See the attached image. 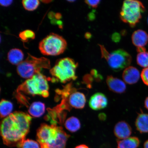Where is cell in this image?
Returning <instances> with one entry per match:
<instances>
[{
	"label": "cell",
	"mask_w": 148,
	"mask_h": 148,
	"mask_svg": "<svg viewBox=\"0 0 148 148\" xmlns=\"http://www.w3.org/2000/svg\"><path fill=\"white\" fill-rule=\"evenodd\" d=\"M32 117L23 112H16L2 120L1 134L3 143L9 147L21 148L28 134Z\"/></svg>",
	"instance_id": "1"
},
{
	"label": "cell",
	"mask_w": 148,
	"mask_h": 148,
	"mask_svg": "<svg viewBox=\"0 0 148 148\" xmlns=\"http://www.w3.org/2000/svg\"><path fill=\"white\" fill-rule=\"evenodd\" d=\"M70 136L57 125L42 124L37 131V141L40 148H66Z\"/></svg>",
	"instance_id": "2"
},
{
	"label": "cell",
	"mask_w": 148,
	"mask_h": 148,
	"mask_svg": "<svg viewBox=\"0 0 148 148\" xmlns=\"http://www.w3.org/2000/svg\"><path fill=\"white\" fill-rule=\"evenodd\" d=\"M49 88L47 78L40 73L27 79L20 85L16 90V96L24 94L47 97L49 95Z\"/></svg>",
	"instance_id": "3"
},
{
	"label": "cell",
	"mask_w": 148,
	"mask_h": 148,
	"mask_svg": "<svg viewBox=\"0 0 148 148\" xmlns=\"http://www.w3.org/2000/svg\"><path fill=\"white\" fill-rule=\"evenodd\" d=\"M78 64L73 59L65 58L57 60L55 65L50 70L53 82L65 83L77 78L76 75Z\"/></svg>",
	"instance_id": "4"
},
{
	"label": "cell",
	"mask_w": 148,
	"mask_h": 148,
	"mask_svg": "<svg viewBox=\"0 0 148 148\" xmlns=\"http://www.w3.org/2000/svg\"><path fill=\"white\" fill-rule=\"evenodd\" d=\"M25 60L18 65L16 68L17 73L23 78L29 79L36 74L40 73L42 69H50V61L45 57L37 58L28 53Z\"/></svg>",
	"instance_id": "5"
},
{
	"label": "cell",
	"mask_w": 148,
	"mask_h": 148,
	"mask_svg": "<svg viewBox=\"0 0 148 148\" xmlns=\"http://www.w3.org/2000/svg\"><path fill=\"white\" fill-rule=\"evenodd\" d=\"M145 9L141 2L134 0L124 1L120 13V17L124 23L131 27L136 26L142 18Z\"/></svg>",
	"instance_id": "6"
},
{
	"label": "cell",
	"mask_w": 148,
	"mask_h": 148,
	"mask_svg": "<svg viewBox=\"0 0 148 148\" xmlns=\"http://www.w3.org/2000/svg\"><path fill=\"white\" fill-rule=\"evenodd\" d=\"M99 45L102 58L107 60L109 66L114 71H119L130 65L132 62V57L126 51L119 49L110 53L104 46Z\"/></svg>",
	"instance_id": "7"
},
{
	"label": "cell",
	"mask_w": 148,
	"mask_h": 148,
	"mask_svg": "<svg viewBox=\"0 0 148 148\" xmlns=\"http://www.w3.org/2000/svg\"><path fill=\"white\" fill-rule=\"evenodd\" d=\"M67 46V42L62 36L51 33L40 42L39 49L44 55L56 56L63 53Z\"/></svg>",
	"instance_id": "8"
},
{
	"label": "cell",
	"mask_w": 148,
	"mask_h": 148,
	"mask_svg": "<svg viewBox=\"0 0 148 148\" xmlns=\"http://www.w3.org/2000/svg\"><path fill=\"white\" fill-rule=\"evenodd\" d=\"M67 100L69 106L72 108L82 109L86 104V99L84 94L77 91L75 88L68 95Z\"/></svg>",
	"instance_id": "9"
},
{
	"label": "cell",
	"mask_w": 148,
	"mask_h": 148,
	"mask_svg": "<svg viewBox=\"0 0 148 148\" xmlns=\"http://www.w3.org/2000/svg\"><path fill=\"white\" fill-rule=\"evenodd\" d=\"M108 103L106 96L101 92H97L90 97L88 102L90 108L94 110H99L105 108Z\"/></svg>",
	"instance_id": "10"
},
{
	"label": "cell",
	"mask_w": 148,
	"mask_h": 148,
	"mask_svg": "<svg viewBox=\"0 0 148 148\" xmlns=\"http://www.w3.org/2000/svg\"><path fill=\"white\" fill-rule=\"evenodd\" d=\"M106 83L109 89L115 93H123L126 90L127 87L125 83L112 76L109 75L107 77Z\"/></svg>",
	"instance_id": "11"
},
{
	"label": "cell",
	"mask_w": 148,
	"mask_h": 148,
	"mask_svg": "<svg viewBox=\"0 0 148 148\" xmlns=\"http://www.w3.org/2000/svg\"><path fill=\"white\" fill-rule=\"evenodd\" d=\"M132 132V128L125 121L118 122L114 127V134L119 139L123 140L129 138Z\"/></svg>",
	"instance_id": "12"
},
{
	"label": "cell",
	"mask_w": 148,
	"mask_h": 148,
	"mask_svg": "<svg viewBox=\"0 0 148 148\" xmlns=\"http://www.w3.org/2000/svg\"><path fill=\"white\" fill-rule=\"evenodd\" d=\"M140 74L136 68L129 66L124 70L123 74V80L127 84H134L137 82L139 79Z\"/></svg>",
	"instance_id": "13"
},
{
	"label": "cell",
	"mask_w": 148,
	"mask_h": 148,
	"mask_svg": "<svg viewBox=\"0 0 148 148\" xmlns=\"http://www.w3.org/2000/svg\"><path fill=\"white\" fill-rule=\"evenodd\" d=\"M132 40L133 44L137 47H144L148 42V34L145 31L138 29L133 33Z\"/></svg>",
	"instance_id": "14"
},
{
	"label": "cell",
	"mask_w": 148,
	"mask_h": 148,
	"mask_svg": "<svg viewBox=\"0 0 148 148\" xmlns=\"http://www.w3.org/2000/svg\"><path fill=\"white\" fill-rule=\"evenodd\" d=\"M135 125L137 130L141 134L148 133V114L144 113L139 114Z\"/></svg>",
	"instance_id": "15"
},
{
	"label": "cell",
	"mask_w": 148,
	"mask_h": 148,
	"mask_svg": "<svg viewBox=\"0 0 148 148\" xmlns=\"http://www.w3.org/2000/svg\"><path fill=\"white\" fill-rule=\"evenodd\" d=\"M117 142V148H137L140 140L138 137L134 136L118 140Z\"/></svg>",
	"instance_id": "16"
},
{
	"label": "cell",
	"mask_w": 148,
	"mask_h": 148,
	"mask_svg": "<svg viewBox=\"0 0 148 148\" xmlns=\"http://www.w3.org/2000/svg\"><path fill=\"white\" fill-rule=\"evenodd\" d=\"M7 58L11 64L18 65L23 61L24 54L23 52L20 49H12L9 51Z\"/></svg>",
	"instance_id": "17"
},
{
	"label": "cell",
	"mask_w": 148,
	"mask_h": 148,
	"mask_svg": "<svg viewBox=\"0 0 148 148\" xmlns=\"http://www.w3.org/2000/svg\"><path fill=\"white\" fill-rule=\"evenodd\" d=\"M45 105L41 102H34L29 106L28 112L30 115L35 117H39L45 111Z\"/></svg>",
	"instance_id": "18"
},
{
	"label": "cell",
	"mask_w": 148,
	"mask_h": 148,
	"mask_svg": "<svg viewBox=\"0 0 148 148\" xmlns=\"http://www.w3.org/2000/svg\"><path fill=\"white\" fill-rule=\"evenodd\" d=\"M65 127L70 132H75L80 129L81 125L78 118L71 116L66 120L64 123Z\"/></svg>",
	"instance_id": "19"
},
{
	"label": "cell",
	"mask_w": 148,
	"mask_h": 148,
	"mask_svg": "<svg viewBox=\"0 0 148 148\" xmlns=\"http://www.w3.org/2000/svg\"><path fill=\"white\" fill-rule=\"evenodd\" d=\"M13 108L10 101L4 99L1 100L0 103V114L1 118H5L10 115Z\"/></svg>",
	"instance_id": "20"
},
{
	"label": "cell",
	"mask_w": 148,
	"mask_h": 148,
	"mask_svg": "<svg viewBox=\"0 0 148 148\" xmlns=\"http://www.w3.org/2000/svg\"><path fill=\"white\" fill-rule=\"evenodd\" d=\"M136 61L139 65L142 67H148V52L144 51L138 53L136 57Z\"/></svg>",
	"instance_id": "21"
},
{
	"label": "cell",
	"mask_w": 148,
	"mask_h": 148,
	"mask_svg": "<svg viewBox=\"0 0 148 148\" xmlns=\"http://www.w3.org/2000/svg\"><path fill=\"white\" fill-rule=\"evenodd\" d=\"M40 3L38 0H23L22 1V4L26 10L32 11L38 8Z\"/></svg>",
	"instance_id": "22"
},
{
	"label": "cell",
	"mask_w": 148,
	"mask_h": 148,
	"mask_svg": "<svg viewBox=\"0 0 148 148\" xmlns=\"http://www.w3.org/2000/svg\"><path fill=\"white\" fill-rule=\"evenodd\" d=\"M19 36L22 41L26 42L29 40L34 39L36 35L32 30L27 29L20 32Z\"/></svg>",
	"instance_id": "23"
},
{
	"label": "cell",
	"mask_w": 148,
	"mask_h": 148,
	"mask_svg": "<svg viewBox=\"0 0 148 148\" xmlns=\"http://www.w3.org/2000/svg\"><path fill=\"white\" fill-rule=\"evenodd\" d=\"M21 148H40L38 142L32 140L27 139L24 140Z\"/></svg>",
	"instance_id": "24"
},
{
	"label": "cell",
	"mask_w": 148,
	"mask_h": 148,
	"mask_svg": "<svg viewBox=\"0 0 148 148\" xmlns=\"http://www.w3.org/2000/svg\"><path fill=\"white\" fill-rule=\"evenodd\" d=\"M83 81L85 84L88 87H91L92 83L93 81V77L89 74L85 75L83 77Z\"/></svg>",
	"instance_id": "25"
},
{
	"label": "cell",
	"mask_w": 148,
	"mask_h": 148,
	"mask_svg": "<svg viewBox=\"0 0 148 148\" xmlns=\"http://www.w3.org/2000/svg\"><path fill=\"white\" fill-rule=\"evenodd\" d=\"M140 76L144 84L148 86V67L142 70Z\"/></svg>",
	"instance_id": "26"
},
{
	"label": "cell",
	"mask_w": 148,
	"mask_h": 148,
	"mask_svg": "<svg viewBox=\"0 0 148 148\" xmlns=\"http://www.w3.org/2000/svg\"><path fill=\"white\" fill-rule=\"evenodd\" d=\"M100 1H85L86 4L93 8H97Z\"/></svg>",
	"instance_id": "27"
},
{
	"label": "cell",
	"mask_w": 148,
	"mask_h": 148,
	"mask_svg": "<svg viewBox=\"0 0 148 148\" xmlns=\"http://www.w3.org/2000/svg\"><path fill=\"white\" fill-rule=\"evenodd\" d=\"M13 1H1L0 4L2 6L4 7H8L12 4Z\"/></svg>",
	"instance_id": "28"
},
{
	"label": "cell",
	"mask_w": 148,
	"mask_h": 148,
	"mask_svg": "<svg viewBox=\"0 0 148 148\" xmlns=\"http://www.w3.org/2000/svg\"><path fill=\"white\" fill-rule=\"evenodd\" d=\"M120 35L118 34V33H115V34L113 35V36H112V40L116 42L119 41L120 40Z\"/></svg>",
	"instance_id": "29"
},
{
	"label": "cell",
	"mask_w": 148,
	"mask_h": 148,
	"mask_svg": "<svg viewBox=\"0 0 148 148\" xmlns=\"http://www.w3.org/2000/svg\"><path fill=\"white\" fill-rule=\"evenodd\" d=\"M144 106L148 110V97L146 98L144 101Z\"/></svg>",
	"instance_id": "30"
},
{
	"label": "cell",
	"mask_w": 148,
	"mask_h": 148,
	"mask_svg": "<svg viewBox=\"0 0 148 148\" xmlns=\"http://www.w3.org/2000/svg\"><path fill=\"white\" fill-rule=\"evenodd\" d=\"M75 148H89L88 146L84 145V144H82V145H79L77 146Z\"/></svg>",
	"instance_id": "31"
},
{
	"label": "cell",
	"mask_w": 148,
	"mask_h": 148,
	"mask_svg": "<svg viewBox=\"0 0 148 148\" xmlns=\"http://www.w3.org/2000/svg\"><path fill=\"white\" fill-rule=\"evenodd\" d=\"M144 148H148V140L145 142L144 145Z\"/></svg>",
	"instance_id": "32"
},
{
	"label": "cell",
	"mask_w": 148,
	"mask_h": 148,
	"mask_svg": "<svg viewBox=\"0 0 148 148\" xmlns=\"http://www.w3.org/2000/svg\"><path fill=\"white\" fill-rule=\"evenodd\" d=\"M86 37L87 38H90V34L89 33H86Z\"/></svg>",
	"instance_id": "33"
},
{
	"label": "cell",
	"mask_w": 148,
	"mask_h": 148,
	"mask_svg": "<svg viewBox=\"0 0 148 148\" xmlns=\"http://www.w3.org/2000/svg\"><path fill=\"white\" fill-rule=\"evenodd\" d=\"M42 2H43L44 3V2H46V3H48V2H49V3H50V2H51V1H42Z\"/></svg>",
	"instance_id": "34"
},
{
	"label": "cell",
	"mask_w": 148,
	"mask_h": 148,
	"mask_svg": "<svg viewBox=\"0 0 148 148\" xmlns=\"http://www.w3.org/2000/svg\"><path fill=\"white\" fill-rule=\"evenodd\" d=\"M68 1L70 2H74L75 1Z\"/></svg>",
	"instance_id": "35"
},
{
	"label": "cell",
	"mask_w": 148,
	"mask_h": 148,
	"mask_svg": "<svg viewBox=\"0 0 148 148\" xmlns=\"http://www.w3.org/2000/svg\"><path fill=\"white\" fill-rule=\"evenodd\" d=\"M147 23L148 24V16L147 19Z\"/></svg>",
	"instance_id": "36"
}]
</instances>
